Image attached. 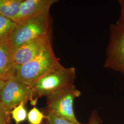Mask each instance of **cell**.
Returning <instances> with one entry per match:
<instances>
[{
  "instance_id": "cell-19",
  "label": "cell",
  "mask_w": 124,
  "mask_h": 124,
  "mask_svg": "<svg viewBox=\"0 0 124 124\" xmlns=\"http://www.w3.org/2000/svg\"><path fill=\"white\" fill-rule=\"evenodd\" d=\"M42 124H43V123H42Z\"/></svg>"
},
{
  "instance_id": "cell-3",
  "label": "cell",
  "mask_w": 124,
  "mask_h": 124,
  "mask_svg": "<svg viewBox=\"0 0 124 124\" xmlns=\"http://www.w3.org/2000/svg\"><path fill=\"white\" fill-rule=\"evenodd\" d=\"M60 65L51 45L31 61L23 65L15 66L13 78L31 86L49 71Z\"/></svg>"
},
{
  "instance_id": "cell-1",
  "label": "cell",
  "mask_w": 124,
  "mask_h": 124,
  "mask_svg": "<svg viewBox=\"0 0 124 124\" xmlns=\"http://www.w3.org/2000/svg\"><path fill=\"white\" fill-rule=\"evenodd\" d=\"M76 75L74 67H64L61 64L49 71L31 85L32 105L43 96L48 97L58 91L74 85Z\"/></svg>"
},
{
  "instance_id": "cell-9",
  "label": "cell",
  "mask_w": 124,
  "mask_h": 124,
  "mask_svg": "<svg viewBox=\"0 0 124 124\" xmlns=\"http://www.w3.org/2000/svg\"><path fill=\"white\" fill-rule=\"evenodd\" d=\"M15 66L12 50L8 42L0 44V80L7 81L14 77Z\"/></svg>"
},
{
  "instance_id": "cell-13",
  "label": "cell",
  "mask_w": 124,
  "mask_h": 124,
  "mask_svg": "<svg viewBox=\"0 0 124 124\" xmlns=\"http://www.w3.org/2000/svg\"><path fill=\"white\" fill-rule=\"evenodd\" d=\"M27 118L30 124H42L45 115L37 108L34 107L28 113Z\"/></svg>"
},
{
  "instance_id": "cell-7",
  "label": "cell",
  "mask_w": 124,
  "mask_h": 124,
  "mask_svg": "<svg viewBox=\"0 0 124 124\" xmlns=\"http://www.w3.org/2000/svg\"><path fill=\"white\" fill-rule=\"evenodd\" d=\"M51 45L52 34H48L12 49L15 66L23 65L31 61Z\"/></svg>"
},
{
  "instance_id": "cell-5",
  "label": "cell",
  "mask_w": 124,
  "mask_h": 124,
  "mask_svg": "<svg viewBox=\"0 0 124 124\" xmlns=\"http://www.w3.org/2000/svg\"><path fill=\"white\" fill-rule=\"evenodd\" d=\"M103 67L124 76V29L115 23L109 26V38Z\"/></svg>"
},
{
  "instance_id": "cell-18",
  "label": "cell",
  "mask_w": 124,
  "mask_h": 124,
  "mask_svg": "<svg viewBox=\"0 0 124 124\" xmlns=\"http://www.w3.org/2000/svg\"><path fill=\"white\" fill-rule=\"evenodd\" d=\"M5 81H3L1 80H0V93L2 90V89L3 87V85H4Z\"/></svg>"
},
{
  "instance_id": "cell-15",
  "label": "cell",
  "mask_w": 124,
  "mask_h": 124,
  "mask_svg": "<svg viewBox=\"0 0 124 124\" xmlns=\"http://www.w3.org/2000/svg\"><path fill=\"white\" fill-rule=\"evenodd\" d=\"M11 112L0 102V124H10Z\"/></svg>"
},
{
  "instance_id": "cell-16",
  "label": "cell",
  "mask_w": 124,
  "mask_h": 124,
  "mask_svg": "<svg viewBox=\"0 0 124 124\" xmlns=\"http://www.w3.org/2000/svg\"><path fill=\"white\" fill-rule=\"evenodd\" d=\"M119 3L120 8V17L115 24L124 29V0H119Z\"/></svg>"
},
{
  "instance_id": "cell-6",
  "label": "cell",
  "mask_w": 124,
  "mask_h": 124,
  "mask_svg": "<svg viewBox=\"0 0 124 124\" xmlns=\"http://www.w3.org/2000/svg\"><path fill=\"white\" fill-rule=\"evenodd\" d=\"M31 87L12 78L5 81L0 93L1 102L10 112L22 102L25 104L31 98Z\"/></svg>"
},
{
  "instance_id": "cell-8",
  "label": "cell",
  "mask_w": 124,
  "mask_h": 124,
  "mask_svg": "<svg viewBox=\"0 0 124 124\" xmlns=\"http://www.w3.org/2000/svg\"><path fill=\"white\" fill-rule=\"evenodd\" d=\"M57 0H26L23 1L14 22L19 23L30 18L49 11Z\"/></svg>"
},
{
  "instance_id": "cell-14",
  "label": "cell",
  "mask_w": 124,
  "mask_h": 124,
  "mask_svg": "<svg viewBox=\"0 0 124 124\" xmlns=\"http://www.w3.org/2000/svg\"><path fill=\"white\" fill-rule=\"evenodd\" d=\"M45 119V124H75L52 113L47 114Z\"/></svg>"
},
{
  "instance_id": "cell-10",
  "label": "cell",
  "mask_w": 124,
  "mask_h": 124,
  "mask_svg": "<svg viewBox=\"0 0 124 124\" xmlns=\"http://www.w3.org/2000/svg\"><path fill=\"white\" fill-rule=\"evenodd\" d=\"M23 0H0V15L14 22Z\"/></svg>"
},
{
  "instance_id": "cell-2",
  "label": "cell",
  "mask_w": 124,
  "mask_h": 124,
  "mask_svg": "<svg viewBox=\"0 0 124 124\" xmlns=\"http://www.w3.org/2000/svg\"><path fill=\"white\" fill-rule=\"evenodd\" d=\"M52 19L49 11L17 24L9 37L11 50L42 36L51 34Z\"/></svg>"
},
{
  "instance_id": "cell-11",
  "label": "cell",
  "mask_w": 124,
  "mask_h": 124,
  "mask_svg": "<svg viewBox=\"0 0 124 124\" xmlns=\"http://www.w3.org/2000/svg\"><path fill=\"white\" fill-rule=\"evenodd\" d=\"M17 23L0 15V44L8 42L9 37Z\"/></svg>"
},
{
  "instance_id": "cell-12",
  "label": "cell",
  "mask_w": 124,
  "mask_h": 124,
  "mask_svg": "<svg viewBox=\"0 0 124 124\" xmlns=\"http://www.w3.org/2000/svg\"><path fill=\"white\" fill-rule=\"evenodd\" d=\"M25 103L22 102L15 107L11 111L12 117L16 124H19L25 121L27 118V112L24 107Z\"/></svg>"
},
{
  "instance_id": "cell-17",
  "label": "cell",
  "mask_w": 124,
  "mask_h": 124,
  "mask_svg": "<svg viewBox=\"0 0 124 124\" xmlns=\"http://www.w3.org/2000/svg\"><path fill=\"white\" fill-rule=\"evenodd\" d=\"M100 120L98 119L96 113H93L91 116L90 120L88 124H100Z\"/></svg>"
},
{
  "instance_id": "cell-4",
  "label": "cell",
  "mask_w": 124,
  "mask_h": 124,
  "mask_svg": "<svg viewBox=\"0 0 124 124\" xmlns=\"http://www.w3.org/2000/svg\"><path fill=\"white\" fill-rule=\"evenodd\" d=\"M81 93L73 85L62 89L47 97L46 111L63 118L75 124L80 123L75 117L73 104Z\"/></svg>"
}]
</instances>
